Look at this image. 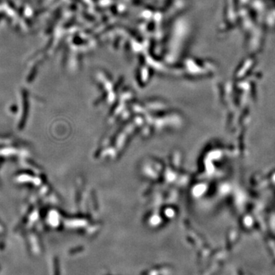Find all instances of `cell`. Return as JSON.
Returning <instances> with one entry per match:
<instances>
[{
	"mask_svg": "<svg viewBox=\"0 0 275 275\" xmlns=\"http://www.w3.org/2000/svg\"><path fill=\"white\" fill-rule=\"evenodd\" d=\"M0 19H1V15H0Z\"/></svg>",
	"mask_w": 275,
	"mask_h": 275,
	"instance_id": "6da1fadb",
	"label": "cell"
}]
</instances>
